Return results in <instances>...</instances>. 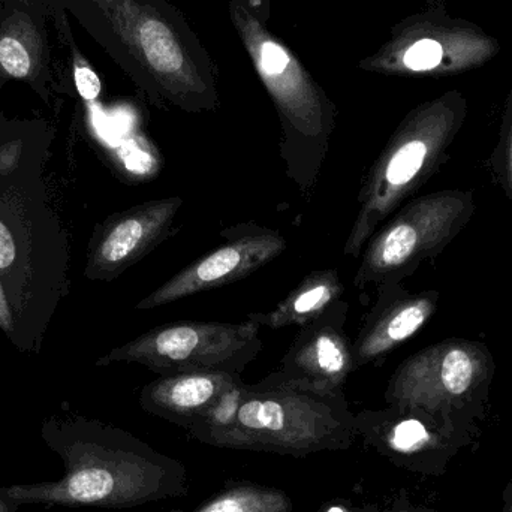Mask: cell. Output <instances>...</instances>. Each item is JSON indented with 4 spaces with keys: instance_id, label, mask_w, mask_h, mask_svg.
<instances>
[{
    "instance_id": "obj_14",
    "label": "cell",
    "mask_w": 512,
    "mask_h": 512,
    "mask_svg": "<svg viewBox=\"0 0 512 512\" xmlns=\"http://www.w3.org/2000/svg\"><path fill=\"white\" fill-rule=\"evenodd\" d=\"M376 289L375 303L352 342L355 370L378 363L408 342L432 319L438 306V294L433 291L414 294L400 283H385Z\"/></svg>"
},
{
    "instance_id": "obj_1",
    "label": "cell",
    "mask_w": 512,
    "mask_h": 512,
    "mask_svg": "<svg viewBox=\"0 0 512 512\" xmlns=\"http://www.w3.org/2000/svg\"><path fill=\"white\" fill-rule=\"evenodd\" d=\"M123 69L162 110L219 107L218 68L182 11L168 0H89Z\"/></svg>"
},
{
    "instance_id": "obj_16",
    "label": "cell",
    "mask_w": 512,
    "mask_h": 512,
    "mask_svg": "<svg viewBox=\"0 0 512 512\" xmlns=\"http://www.w3.org/2000/svg\"><path fill=\"white\" fill-rule=\"evenodd\" d=\"M240 384V373L222 370L168 373L144 388L141 405L153 414L194 426L225 393Z\"/></svg>"
},
{
    "instance_id": "obj_11",
    "label": "cell",
    "mask_w": 512,
    "mask_h": 512,
    "mask_svg": "<svg viewBox=\"0 0 512 512\" xmlns=\"http://www.w3.org/2000/svg\"><path fill=\"white\" fill-rule=\"evenodd\" d=\"M183 198L146 201L102 222L90 240L84 276L111 282L177 234Z\"/></svg>"
},
{
    "instance_id": "obj_22",
    "label": "cell",
    "mask_w": 512,
    "mask_h": 512,
    "mask_svg": "<svg viewBox=\"0 0 512 512\" xmlns=\"http://www.w3.org/2000/svg\"><path fill=\"white\" fill-rule=\"evenodd\" d=\"M502 176L508 195L512 198V90L508 98L507 116H505L504 141H502Z\"/></svg>"
},
{
    "instance_id": "obj_12",
    "label": "cell",
    "mask_w": 512,
    "mask_h": 512,
    "mask_svg": "<svg viewBox=\"0 0 512 512\" xmlns=\"http://www.w3.org/2000/svg\"><path fill=\"white\" fill-rule=\"evenodd\" d=\"M489 352L469 340H445L421 349L400 364L388 387L393 402H432L468 393L489 369Z\"/></svg>"
},
{
    "instance_id": "obj_24",
    "label": "cell",
    "mask_w": 512,
    "mask_h": 512,
    "mask_svg": "<svg viewBox=\"0 0 512 512\" xmlns=\"http://www.w3.org/2000/svg\"><path fill=\"white\" fill-rule=\"evenodd\" d=\"M0 328L5 331L9 340H12V336H14V318H12L11 307H9L2 286H0Z\"/></svg>"
},
{
    "instance_id": "obj_5",
    "label": "cell",
    "mask_w": 512,
    "mask_h": 512,
    "mask_svg": "<svg viewBox=\"0 0 512 512\" xmlns=\"http://www.w3.org/2000/svg\"><path fill=\"white\" fill-rule=\"evenodd\" d=\"M468 116V101L457 90L409 111L385 144L361 185L358 213L343 254L358 258L385 219L420 189L445 158Z\"/></svg>"
},
{
    "instance_id": "obj_3",
    "label": "cell",
    "mask_w": 512,
    "mask_h": 512,
    "mask_svg": "<svg viewBox=\"0 0 512 512\" xmlns=\"http://www.w3.org/2000/svg\"><path fill=\"white\" fill-rule=\"evenodd\" d=\"M44 444L62 459L59 481L2 487L15 504L120 508L149 492L140 445L122 430L77 415H54L41 427Z\"/></svg>"
},
{
    "instance_id": "obj_19",
    "label": "cell",
    "mask_w": 512,
    "mask_h": 512,
    "mask_svg": "<svg viewBox=\"0 0 512 512\" xmlns=\"http://www.w3.org/2000/svg\"><path fill=\"white\" fill-rule=\"evenodd\" d=\"M429 439L426 427L418 420H403L393 427L390 444L397 451L408 453L421 447Z\"/></svg>"
},
{
    "instance_id": "obj_4",
    "label": "cell",
    "mask_w": 512,
    "mask_h": 512,
    "mask_svg": "<svg viewBox=\"0 0 512 512\" xmlns=\"http://www.w3.org/2000/svg\"><path fill=\"white\" fill-rule=\"evenodd\" d=\"M231 23L279 117L286 176L310 198L337 122V107L297 54L246 9L228 5Z\"/></svg>"
},
{
    "instance_id": "obj_8",
    "label": "cell",
    "mask_w": 512,
    "mask_h": 512,
    "mask_svg": "<svg viewBox=\"0 0 512 512\" xmlns=\"http://www.w3.org/2000/svg\"><path fill=\"white\" fill-rule=\"evenodd\" d=\"M474 209L466 192L441 191L415 198L370 237L354 277L355 288L402 282L466 227Z\"/></svg>"
},
{
    "instance_id": "obj_15",
    "label": "cell",
    "mask_w": 512,
    "mask_h": 512,
    "mask_svg": "<svg viewBox=\"0 0 512 512\" xmlns=\"http://www.w3.org/2000/svg\"><path fill=\"white\" fill-rule=\"evenodd\" d=\"M41 5L47 0H0V86L24 81L47 99L50 45Z\"/></svg>"
},
{
    "instance_id": "obj_25",
    "label": "cell",
    "mask_w": 512,
    "mask_h": 512,
    "mask_svg": "<svg viewBox=\"0 0 512 512\" xmlns=\"http://www.w3.org/2000/svg\"><path fill=\"white\" fill-rule=\"evenodd\" d=\"M20 505L8 498L0 487V512H17Z\"/></svg>"
},
{
    "instance_id": "obj_17",
    "label": "cell",
    "mask_w": 512,
    "mask_h": 512,
    "mask_svg": "<svg viewBox=\"0 0 512 512\" xmlns=\"http://www.w3.org/2000/svg\"><path fill=\"white\" fill-rule=\"evenodd\" d=\"M345 285L339 271L322 268L307 274L301 282L268 312L251 313L248 319L259 327L280 328L303 327L324 313L331 304L342 300Z\"/></svg>"
},
{
    "instance_id": "obj_10",
    "label": "cell",
    "mask_w": 512,
    "mask_h": 512,
    "mask_svg": "<svg viewBox=\"0 0 512 512\" xmlns=\"http://www.w3.org/2000/svg\"><path fill=\"white\" fill-rule=\"evenodd\" d=\"M227 242L195 259L137 304L138 310L156 309L183 298L231 285L279 258L288 248L279 231L254 222L222 231Z\"/></svg>"
},
{
    "instance_id": "obj_2",
    "label": "cell",
    "mask_w": 512,
    "mask_h": 512,
    "mask_svg": "<svg viewBox=\"0 0 512 512\" xmlns=\"http://www.w3.org/2000/svg\"><path fill=\"white\" fill-rule=\"evenodd\" d=\"M68 243L41 183L17 176L0 182V286L14 318L12 342H41L68 273Z\"/></svg>"
},
{
    "instance_id": "obj_26",
    "label": "cell",
    "mask_w": 512,
    "mask_h": 512,
    "mask_svg": "<svg viewBox=\"0 0 512 512\" xmlns=\"http://www.w3.org/2000/svg\"><path fill=\"white\" fill-rule=\"evenodd\" d=\"M325 512H348V511H346L345 508H342V507H331V508H328V510Z\"/></svg>"
},
{
    "instance_id": "obj_9",
    "label": "cell",
    "mask_w": 512,
    "mask_h": 512,
    "mask_svg": "<svg viewBox=\"0 0 512 512\" xmlns=\"http://www.w3.org/2000/svg\"><path fill=\"white\" fill-rule=\"evenodd\" d=\"M259 330L251 319L239 324L171 322L113 349L96 364H140L159 375L198 370L240 373L262 351Z\"/></svg>"
},
{
    "instance_id": "obj_27",
    "label": "cell",
    "mask_w": 512,
    "mask_h": 512,
    "mask_svg": "<svg viewBox=\"0 0 512 512\" xmlns=\"http://www.w3.org/2000/svg\"><path fill=\"white\" fill-rule=\"evenodd\" d=\"M47 2H48V0H47Z\"/></svg>"
},
{
    "instance_id": "obj_7",
    "label": "cell",
    "mask_w": 512,
    "mask_h": 512,
    "mask_svg": "<svg viewBox=\"0 0 512 512\" xmlns=\"http://www.w3.org/2000/svg\"><path fill=\"white\" fill-rule=\"evenodd\" d=\"M354 423L342 391L321 390L271 373L246 387L233 421L213 438L301 447L333 441L351 432Z\"/></svg>"
},
{
    "instance_id": "obj_23",
    "label": "cell",
    "mask_w": 512,
    "mask_h": 512,
    "mask_svg": "<svg viewBox=\"0 0 512 512\" xmlns=\"http://www.w3.org/2000/svg\"><path fill=\"white\" fill-rule=\"evenodd\" d=\"M230 5L246 9L259 23L267 26L271 17V0H228Z\"/></svg>"
},
{
    "instance_id": "obj_21",
    "label": "cell",
    "mask_w": 512,
    "mask_h": 512,
    "mask_svg": "<svg viewBox=\"0 0 512 512\" xmlns=\"http://www.w3.org/2000/svg\"><path fill=\"white\" fill-rule=\"evenodd\" d=\"M23 149V138H14L0 144V177H9L20 170Z\"/></svg>"
},
{
    "instance_id": "obj_18",
    "label": "cell",
    "mask_w": 512,
    "mask_h": 512,
    "mask_svg": "<svg viewBox=\"0 0 512 512\" xmlns=\"http://www.w3.org/2000/svg\"><path fill=\"white\" fill-rule=\"evenodd\" d=\"M288 501L282 493L261 489L231 490L197 512H285Z\"/></svg>"
},
{
    "instance_id": "obj_20",
    "label": "cell",
    "mask_w": 512,
    "mask_h": 512,
    "mask_svg": "<svg viewBox=\"0 0 512 512\" xmlns=\"http://www.w3.org/2000/svg\"><path fill=\"white\" fill-rule=\"evenodd\" d=\"M72 63H74L75 86L78 92L86 101H95L101 93V80L98 75L78 50H74Z\"/></svg>"
},
{
    "instance_id": "obj_6",
    "label": "cell",
    "mask_w": 512,
    "mask_h": 512,
    "mask_svg": "<svg viewBox=\"0 0 512 512\" xmlns=\"http://www.w3.org/2000/svg\"><path fill=\"white\" fill-rule=\"evenodd\" d=\"M501 44L472 21L451 17L448 0H427L394 24L387 41L358 68L391 77H448L495 59Z\"/></svg>"
},
{
    "instance_id": "obj_13",
    "label": "cell",
    "mask_w": 512,
    "mask_h": 512,
    "mask_svg": "<svg viewBox=\"0 0 512 512\" xmlns=\"http://www.w3.org/2000/svg\"><path fill=\"white\" fill-rule=\"evenodd\" d=\"M349 304L339 300L298 330L276 373L288 381L340 391L355 372L352 340L346 334Z\"/></svg>"
}]
</instances>
